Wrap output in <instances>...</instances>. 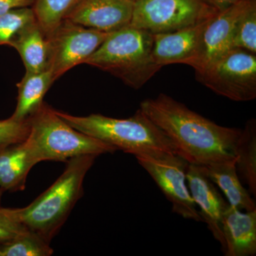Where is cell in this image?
I'll return each mask as SVG.
<instances>
[{"instance_id":"cell-27","label":"cell","mask_w":256,"mask_h":256,"mask_svg":"<svg viewBox=\"0 0 256 256\" xmlns=\"http://www.w3.org/2000/svg\"><path fill=\"white\" fill-rule=\"evenodd\" d=\"M202 1L220 12L227 9L229 6L236 3L239 0H202Z\"/></svg>"},{"instance_id":"cell-3","label":"cell","mask_w":256,"mask_h":256,"mask_svg":"<svg viewBox=\"0 0 256 256\" xmlns=\"http://www.w3.org/2000/svg\"><path fill=\"white\" fill-rule=\"evenodd\" d=\"M56 112L74 129L114 146L118 150L134 156L158 152L178 154L174 143L140 109L126 119L100 114L78 117L60 111Z\"/></svg>"},{"instance_id":"cell-13","label":"cell","mask_w":256,"mask_h":256,"mask_svg":"<svg viewBox=\"0 0 256 256\" xmlns=\"http://www.w3.org/2000/svg\"><path fill=\"white\" fill-rule=\"evenodd\" d=\"M186 182L188 190L197 208L202 222L207 224L214 238L225 248L222 220L229 203L216 188L206 174V168L200 165L188 164L186 170Z\"/></svg>"},{"instance_id":"cell-4","label":"cell","mask_w":256,"mask_h":256,"mask_svg":"<svg viewBox=\"0 0 256 256\" xmlns=\"http://www.w3.org/2000/svg\"><path fill=\"white\" fill-rule=\"evenodd\" d=\"M153 35L130 25L111 32L85 64L112 74L128 86L142 88L162 68L152 56Z\"/></svg>"},{"instance_id":"cell-10","label":"cell","mask_w":256,"mask_h":256,"mask_svg":"<svg viewBox=\"0 0 256 256\" xmlns=\"http://www.w3.org/2000/svg\"><path fill=\"white\" fill-rule=\"evenodd\" d=\"M256 0H239L210 20L204 32L201 47L192 68L196 73L203 72L222 56L232 50L235 28L247 10Z\"/></svg>"},{"instance_id":"cell-11","label":"cell","mask_w":256,"mask_h":256,"mask_svg":"<svg viewBox=\"0 0 256 256\" xmlns=\"http://www.w3.org/2000/svg\"><path fill=\"white\" fill-rule=\"evenodd\" d=\"M213 18L178 31L152 34V56L154 63L162 68L176 64L192 66L200 52L204 32Z\"/></svg>"},{"instance_id":"cell-24","label":"cell","mask_w":256,"mask_h":256,"mask_svg":"<svg viewBox=\"0 0 256 256\" xmlns=\"http://www.w3.org/2000/svg\"><path fill=\"white\" fill-rule=\"evenodd\" d=\"M28 119L23 121L10 118L0 121V151L26 140L30 133Z\"/></svg>"},{"instance_id":"cell-21","label":"cell","mask_w":256,"mask_h":256,"mask_svg":"<svg viewBox=\"0 0 256 256\" xmlns=\"http://www.w3.org/2000/svg\"><path fill=\"white\" fill-rule=\"evenodd\" d=\"M40 234L28 230L10 242L0 244V256H50L54 250Z\"/></svg>"},{"instance_id":"cell-15","label":"cell","mask_w":256,"mask_h":256,"mask_svg":"<svg viewBox=\"0 0 256 256\" xmlns=\"http://www.w3.org/2000/svg\"><path fill=\"white\" fill-rule=\"evenodd\" d=\"M204 166L208 178L224 192L230 206L245 212L256 210L255 201L242 186L237 173L236 158L216 162Z\"/></svg>"},{"instance_id":"cell-23","label":"cell","mask_w":256,"mask_h":256,"mask_svg":"<svg viewBox=\"0 0 256 256\" xmlns=\"http://www.w3.org/2000/svg\"><path fill=\"white\" fill-rule=\"evenodd\" d=\"M232 48H239L256 54V3L247 10L237 24Z\"/></svg>"},{"instance_id":"cell-5","label":"cell","mask_w":256,"mask_h":256,"mask_svg":"<svg viewBox=\"0 0 256 256\" xmlns=\"http://www.w3.org/2000/svg\"><path fill=\"white\" fill-rule=\"evenodd\" d=\"M28 120L30 130L24 143L36 164L46 160L66 161L82 154L99 156L118 151L114 146L74 129L45 102Z\"/></svg>"},{"instance_id":"cell-25","label":"cell","mask_w":256,"mask_h":256,"mask_svg":"<svg viewBox=\"0 0 256 256\" xmlns=\"http://www.w3.org/2000/svg\"><path fill=\"white\" fill-rule=\"evenodd\" d=\"M28 230L16 220L12 208L0 207V244L12 240Z\"/></svg>"},{"instance_id":"cell-20","label":"cell","mask_w":256,"mask_h":256,"mask_svg":"<svg viewBox=\"0 0 256 256\" xmlns=\"http://www.w3.org/2000/svg\"><path fill=\"white\" fill-rule=\"evenodd\" d=\"M78 0H36L33 10L36 21L47 36L70 12Z\"/></svg>"},{"instance_id":"cell-1","label":"cell","mask_w":256,"mask_h":256,"mask_svg":"<svg viewBox=\"0 0 256 256\" xmlns=\"http://www.w3.org/2000/svg\"><path fill=\"white\" fill-rule=\"evenodd\" d=\"M139 109L171 140L188 164L206 166L235 158L242 129L218 126L164 94L143 100Z\"/></svg>"},{"instance_id":"cell-17","label":"cell","mask_w":256,"mask_h":256,"mask_svg":"<svg viewBox=\"0 0 256 256\" xmlns=\"http://www.w3.org/2000/svg\"><path fill=\"white\" fill-rule=\"evenodd\" d=\"M9 46L18 50L26 72L38 73L48 70L50 41L37 21L25 28Z\"/></svg>"},{"instance_id":"cell-14","label":"cell","mask_w":256,"mask_h":256,"mask_svg":"<svg viewBox=\"0 0 256 256\" xmlns=\"http://www.w3.org/2000/svg\"><path fill=\"white\" fill-rule=\"evenodd\" d=\"M226 256L256 254V210L242 212L229 204L222 220Z\"/></svg>"},{"instance_id":"cell-8","label":"cell","mask_w":256,"mask_h":256,"mask_svg":"<svg viewBox=\"0 0 256 256\" xmlns=\"http://www.w3.org/2000/svg\"><path fill=\"white\" fill-rule=\"evenodd\" d=\"M171 202L172 212L185 220L202 222L186 184L188 162L176 153L158 152L134 156Z\"/></svg>"},{"instance_id":"cell-7","label":"cell","mask_w":256,"mask_h":256,"mask_svg":"<svg viewBox=\"0 0 256 256\" xmlns=\"http://www.w3.org/2000/svg\"><path fill=\"white\" fill-rule=\"evenodd\" d=\"M196 78L218 95L244 102L256 98V54L232 48Z\"/></svg>"},{"instance_id":"cell-9","label":"cell","mask_w":256,"mask_h":256,"mask_svg":"<svg viewBox=\"0 0 256 256\" xmlns=\"http://www.w3.org/2000/svg\"><path fill=\"white\" fill-rule=\"evenodd\" d=\"M109 33L84 28L64 20L48 36L50 41L48 70L57 80L76 66L86 60L105 41Z\"/></svg>"},{"instance_id":"cell-29","label":"cell","mask_w":256,"mask_h":256,"mask_svg":"<svg viewBox=\"0 0 256 256\" xmlns=\"http://www.w3.org/2000/svg\"><path fill=\"white\" fill-rule=\"evenodd\" d=\"M130 1H132L133 2H136L138 1V0H130Z\"/></svg>"},{"instance_id":"cell-22","label":"cell","mask_w":256,"mask_h":256,"mask_svg":"<svg viewBox=\"0 0 256 256\" xmlns=\"http://www.w3.org/2000/svg\"><path fill=\"white\" fill-rule=\"evenodd\" d=\"M36 22L33 8H18L0 16V46L10 43L24 30Z\"/></svg>"},{"instance_id":"cell-26","label":"cell","mask_w":256,"mask_h":256,"mask_svg":"<svg viewBox=\"0 0 256 256\" xmlns=\"http://www.w3.org/2000/svg\"><path fill=\"white\" fill-rule=\"evenodd\" d=\"M36 0H0V16L18 8L33 6Z\"/></svg>"},{"instance_id":"cell-19","label":"cell","mask_w":256,"mask_h":256,"mask_svg":"<svg viewBox=\"0 0 256 256\" xmlns=\"http://www.w3.org/2000/svg\"><path fill=\"white\" fill-rule=\"evenodd\" d=\"M236 168L239 178L256 196V126L255 119L248 121L235 149Z\"/></svg>"},{"instance_id":"cell-2","label":"cell","mask_w":256,"mask_h":256,"mask_svg":"<svg viewBox=\"0 0 256 256\" xmlns=\"http://www.w3.org/2000/svg\"><path fill=\"white\" fill-rule=\"evenodd\" d=\"M97 156L70 158L63 174L34 201L24 208H12L16 220L50 242L82 197L84 178Z\"/></svg>"},{"instance_id":"cell-6","label":"cell","mask_w":256,"mask_h":256,"mask_svg":"<svg viewBox=\"0 0 256 256\" xmlns=\"http://www.w3.org/2000/svg\"><path fill=\"white\" fill-rule=\"evenodd\" d=\"M218 12L202 0H138L130 25L152 34L168 33L201 23Z\"/></svg>"},{"instance_id":"cell-28","label":"cell","mask_w":256,"mask_h":256,"mask_svg":"<svg viewBox=\"0 0 256 256\" xmlns=\"http://www.w3.org/2000/svg\"><path fill=\"white\" fill-rule=\"evenodd\" d=\"M3 192H4V191H3V190L0 188V204H1L2 197Z\"/></svg>"},{"instance_id":"cell-16","label":"cell","mask_w":256,"mask_h":256,"mask_svg":"<svg viewBox=\"0 0 256 256\" xmlns=\"http://www.w3.org/2000/svg\"><path fill=\"white\" fill-rule=\"evenodd\" d=\"M36 164L24 141L0 151V188L3 191H22L32 168Z\"/></svg>"},{"instance_id":"cell-18","label":"cell","mask_w":256,"mask_h":256,"mask_svg":"<svg viewBox=\"0 0 256 256\" xmlns=\"http://www.w3.org/2000/svg\"><path fill=\"white\" fill-rule=\"evenodd\" d=\"M55 80L50 70L38 73L26 72L16 84L18 104L12 118L18 121L30 118L41 107L44 97Z\"/></svg>"},{"instance_id":"cell-12","label":"cell","mask_w":256,"mask_h":256,"mask_svg":"<svg viewBox=\"0 0 256 256\" xmlns=\"http://www.w3.org/2000/svg\"><path fill=\"white\" fill-rule=\"evenodd\" d=\"M134 3L130 0H78L66 18L84 28L111 33L130 24Z\"/></svg>"}]
</instances>
